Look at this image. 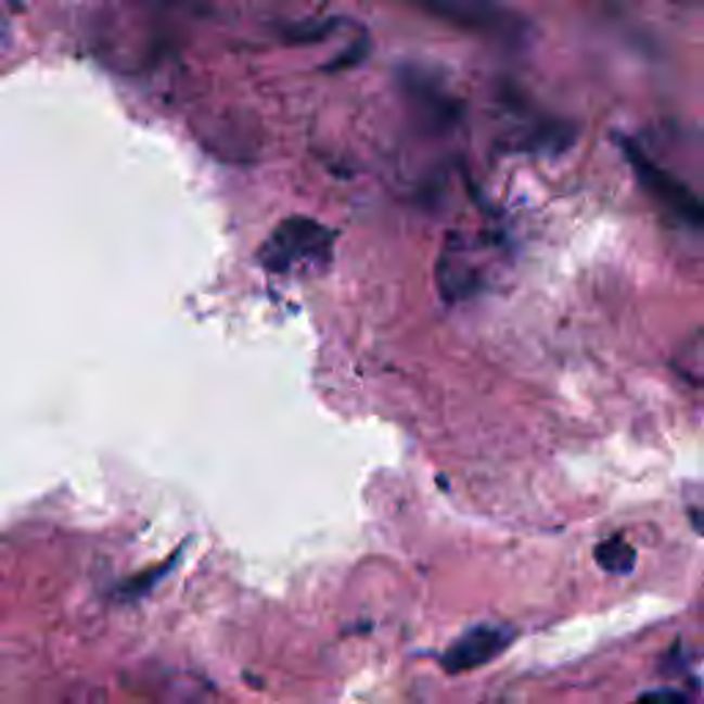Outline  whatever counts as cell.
Returning a JSON list of instances; mask_svg holds the SVG:
<instances>
[{"label":"cell","mask_w":704,"mask_h":704,"mask_svg":"<svg viewBox=\"0 0 704 704\" xmlns=\"http://www.w3.org/2000/svg\"><path fill=\"white\" fill-rule=\"evenodd\" d=\"M410 3L455 28L492 36V39L517 42L526 30V23L496 0H410Z\"/></svg>","instance_id":"cell-3"},{"label":"cell","mask_w":704,"mask_h":704,"mask_svg":"<svg viewBox=\"0 0 704 704\" xmlns=\"http://www.w3.org/2000/svg\"><path fill=\"white\" fill-rule=\"evenodd\" d=\"M622 154H625L628 166L633 168L641 188H644L666 213L680 218L682 223L693 226V229H704V202L686 182H680L675 174L657 166L650 154L636 146L633 141H622Z\"/></svg>","instance_id":"cell-2"},{"label":"cell","mask_w":704,"mask_h":704,"mask_svg":"<svg viewBox=\"0 0 704 704\" xmlns=\"http://www.w3.org/2000/svg\"><path fill=\"white\" fill-rule=\"evenodd\" d=\"M336 231L315 218H290L261 245L259 259L272 272L320 270L331 261Z\"/></svg>","instance_id":"cell-1"},{"label":"cell","mask_w":704,"mask_h":704,"mask_svg":"<svg viewBox=\"0 0 704 704\" xmlns=\"http://www.w3.org/2000/svg\"><path fill=\"white\" fill-rule=\"evenodd\" d=\"M594 562L609 575H628L636 567V551L628 539L611 537L594 548Z\"/></svg>","instance_id":"cell-5"},{"label":"cell","mask_w":704,"mask_h":704,"mask_svg":"<svg viewBox=\"0 0 704 704\" xmlns=\"http://www.w3.org/2000/svg\"><path fill=\"white\" fill-rule=\"evenodd\" d=\"M636 704H693L682 691H650L636 699Z\"/></svg>","instance_id":"cell-6"},{"label":"cell","mask_w":704,"mask_h":704,"mask_svg":"<svg viewBox=\"0 0 704 704\" xmlns=\"http://www.w3.org/2000/svg\"><path fill=\"white\" fill-rule=\"evenodd\" d=\"M517 639L515 628L510 625H498V622H482L468 628L465 633L457 636L440 655V666L449 675H465V671H476L496 661L498 655L510 650L512 641Z\"/></svg>","instance_id":"cell-4"}]
</instances>
